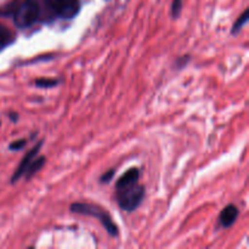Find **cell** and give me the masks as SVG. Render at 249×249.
I'll return each mask as SVG.
<instances>
[{
    "mask_svg": "<svg viewBox=\"0 0 249 249\" xmlns=\"http://www.w3.org/2000/svg\"><path fill=\"white\" fill-rule=\"evenodd\" d=\"M145 186L140 185L139 182L116 189L118 206L121 207L122 211L128 212V213L136 211L141 206L143 198H145Z\"/></svg>",
    "mask_w": 249,
    "mask_h": 249,
    "instance_id": "cell-1",
    "label": "cell"
},
{
    "mask_svg": "<svg viewBox=\"0 0 249 249\" xmlns=\"http://www.w3.org/2000/svg\"><path fill=\"white\" fill-rule=\"evenodd\" d=\"M71 212H73L75 214H80V215L94 216V218L99 219L100 223L102 224V226H104L105 230L107 231V233L109 236H112V237L118 236V226L116 225V223L112 220L111 215L105 209L100 208V207L95 206V204L77 202V203L71 204Z\"/></svg>",
    "mask_w": 249,
    "mask_h": 249,
    "instance_id": "cell-2",
    "label": "cell"
},
{
    "mask_svg": "<svg viewBox=\"0 0 249 249\" xmlns=\"http://www.w3.org/2000/svg\"><path fill=\"white\" fill-rule=\"evenodd\" d=\"M40 16V5L36 0H23L21 2L16 1L14 12L11 17L14 23L19 29H26L33 26Z\"/></svg>",
    "mask_w": 249,
    "mask_h": 249,
    "instance_id": "cell-3",
    "label": "cell"
},
{
    "mask_svg": "<svg viewBox=\"0 0 249 249\" xmlns=\"http://www.w3.org/2000/svg\"><path fill=\"white\" fill-rule=\"evenodd\" d=\"M49 9L65 19H73L80 11L79 0H44Z\"/></svg>",
    "mask_w": 249,
    "mask_h": 249,
    "instance_id": "cell-4",
    "label": "cell"
},
{
    "mask_svg": "<svg viewBox=\"0 0 249 249\" xmlns=\"http://www.w3.org/2000/svg\"><path fill=\"white\" fill-rule=\"evenodd\" d=\"M41 146H43V141H39L38 143H36V146H34L33 148H32L29 152L26 153V156H24L23 158H22L21 163H19V165L17 167V169L15 170L14 175H12L11 178V184H15L16 181H18L19 179H21L22 177L24 175V173H26V169L27 167L29 165V163L33 160L34 157H36V155H38V152L40 151Z\"/></svg>",
    "mask_w": 249,
    "mask_h": 249,
    "instance_id": "cell-5",
    "label": "cell"
},
{
    "mask_svg": "<svg viewBox=\"0 0 249 249\" xmlns=\"http://www.w3.org/2000/svg\"><path fill=\"white\" fill-rule=\"evenodd\" d=\"M238 214H240V211H238L237 207L235 204H229L221 211L220 216H219V224L224 229L231 228L237 220Z\"/></svg>",
    "mask_w": 249,
    "mask_h": 249,
    "instance_id": "cell-6",
    "label": "cell"
},
{
    "mask_svg": "<svg viewBox=\"0 0 249 249\" xmlns=\"http://www.w3.org/2000/svg\"><path fill=\"white\" fill-rule=\"evenodd\" d=\"M139 179H140V170H139V168H130L116 182V189L135 184V182H139Z\"/></svg>",
    "mask_w": 249,
    "mask_h": 249,
    "instance_id": "cell-7",
    "label": "cell"
},
{
    "mask_svg": "<svg viewBox=\"0 0 249 249\" xmlns=\"http://www.w3.org/2000/svg\"><path fill=\"white\" fill-rule=\"evenodd\" d=\"M45 162H46V158L44 157V156L34 157L33 160H32V162L29 163L28 167H27L26 173H24V175H26V179L29 180L32 177H34V175H36V173H38L39 170L44 167Z\"/></svg>",
    "mask_w": 249,
    "mask_h": 249,
    "instance_id": "cell-8",
    "label": "cell"
},
{
    "mask_svg": "<svg viewBox=\"0 0 249 249\" xmlns=\"http://www.w3.org/2000/svg\"><path fill=\"white\" fill-rule=\"evenodd\" d=\"M15 41V36L9 28L0 23V51L4 50Z\"/></svg>",
    "mask_w": 249,
    "mask_h": 249,
    "instance_id": "cell-9",
    "label": "cell"
},
{
    "mask_svg": "<svg viewBox=\"0 0 249 249\" xmlns=\"http://www.w3.org/2000/svg\"><path fill=\"white\" fill-rule=\"evenodd\" d=\"M58 84H60V80L56 78H38L34 82V85L40 89H51V88L57 87Z\"/></svg>",
    "mask_w": 249,
    "mask_h": 249,
    "instance_id": "cell-10",
    "label": "cell"
},
{
    "mask_svg": "<svg viewBox=\"0 0 249 249\" xmlns=\"http://www.w3.org/2000/svg\"><path fill=\"white\" fill-rule=\"evenodd\" d=\"M248 15H249V11L247 9L243 11V14L241 15L237 19H236V22L233 23V26H232V29H231V33H232L233 36H235V34H237L238 32L242 31L243 26H245V24L248 22V18H249Z\"/></svg>",
    "mask_w": 249,
    "mask_h": 249,
    "instance_id": "cell-11",
    "label": "cell"
},
{
    "mask_svg": "<svg viewBox=\"0 0 249 249\" xmlns=\"http://www.w3.org/2000/svg\"><path fill=\"white\" fill-rule=\"evenodd\" d=\"M182 11V0H173L172 9H170V15L174 19H177L180 16Z\"/></svg>",
    "mask_w": 249,
    "mask_h": 249,
    "instance_id": "cell-12",
    "label": "cell"
},
{
    "mask_svg": "<svg viewBox=\"0 0 249 249\" xmlns=\"http://www.w3.org/2000/svg\"><path fill=\"white\" fill-rule=\"evenodd\" d=\"M26 143H27L26 139H19V140H16V141H14V142L10 143L9 150L10 151H21V150H23L24 146H26Z\"/></svg>",
    "mask_w": 249,
    "mask_h": 249,
    "instance_id": "cell-13",
    "label": "cell"
},
{
    "mask_svg": "<svg viewBox=\"0 0 249 249\" xmlns=\"http://www.w3.org/2000/svg\"><path fill=\"white\" fill-rule=\"evenodd\" d=\"M190 60H191V56L190 55L181 56V57H179L177 61H175L174 63L175 68H178V70H182L184 67H186V65L190 62Z\"/></svg>",
    "mask_w": 249,
    "mask_h": 249,
    "instance_id": "cell-14",
    "label": "cell"
},
{
    "mask_svg": "<svg viewBox=\"0 0 249 249\" xmlns=\"http://www.w3.org/2000/svg\"><path fill=\"white\" fill-rule=\"evenodd\" d=\"M114 174H116V170L109 169L108 172H106L105 174H102L101 177H100V182H101V184H109V182L113 180Z\"/></svg>",
    "mask_w": 249,
    "mask_h": 249,
    "instance_id": "cell-15",
    "label": "cell"
},
{
    "mask_svg": "<svg viewBox=\"0 0 249 249\" xmlns=\"http://www.w3.org/2000/svg\"><path fill=\"white\" fill-rule=\"evenodd\" d=\"M10 119H11L14 123H17V121H18V114L14 113V112H12V113H10Z\"/></svg>",
    "mask_w": 249,
    "mask_h": 249,
    "instance_id": "cell-16",
    "label": "cell"
}]
</instances>
